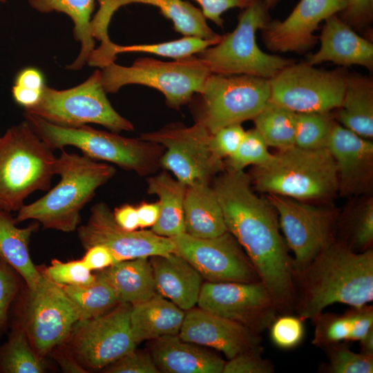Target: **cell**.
<instances>
[{"mask_svg":"<svg viewBox=\"0 0 373 373\" xmlns=\"http://www.w3.org/2000/svg\"><path fill=\"white\" fill-rule=\"evenodd\" d=\"M178 335L186 341L217 350L228 359L261 343L260 334L199 307L186 310Z\"/></svg>","mask_w":373,"mask_h":373,"instance_id":"obj_20","label":"cell"},{"mask_svg":"<svg viewBox=\"0 0 373 373\" xmlns=\"http://www.w3.org/2000/svg\"><path fill=\"white\" fill-rule=\"evenodd\" d=\"M241 124L224 126L211 134L210 148L214 156L222 160L237 150L245 135Z\"/></svg>","mask_w":373,"mask_h":373,"instance_id":"obj_46","label":"cell"},{"mask_svg":"<svg viewBox=\"0 0 373 373\" xmlns=\"http://www.w3.org/2000/svg\"><path fill=\"white\" fill-rule=\"evenodd\" d=\"M99 10L91 19V29L98 38L108 35L110 21L114 13L122 6L131 3H143L157 7L160 12L172 21L174 30L184 37H195L204 39H220L208 26L202 12L183 0H97Z\"/></svg>","mask_w":373,"mask_h":373,"instance_id":"obj_22","label":"cell"},{"mask_svg":"<svg viewBox=\"0 0 373 373\" xmlns=\"http://www.w3.org/2000/svg\"><path fill=\"white\" fill-rule=\"evenodd\" d=\"M222 38V37H221ZM204 39L195 37H183L181 39L166 42L121 46L114 44L108 47L100 59L99 66L102 68L115 62L117 55L124 52H144L174 60L197 55L208 47L217 44L221 39Z\"/></svg>","mask_w":373,"mask_h":373,"instance_id":"obj_33","label":"cell"},{"mask_svg":"<svg viewBox=\"0 0 373 373\" xmlns=\"http://www.w3.org/2000/svg\"><path fill=\"white\" fill-rule=\"evenodd\" d=\"M337 118L344 127L370 140L373 137V82L361 75H346Z\"/></svg>","mask_w":373,"mask_h":373,"instance_id":"obj_31","label":"cell"},{"mask_svg":"<svg viewBox=\"0 0 373 373\" xmlns=\"http://www.w3.org/2000/svg\"><path fill=\"white\" fill-rule=\"evenodd\" d=\"M267 7L270 9L275 6L278 0H264Z\"/></svg>","mask_w":373,"mask_h":373,"instance_id":"obj_56","label":"cell"},{"mask_svg":"<svg viewBox=\"0 0 373 373\" xmlns=\"http://www.w3.org/2000/svg\"><path fill=\"white\" fill-rule=\"evenodd\" d=\"M185 312L169 299L157 294L131 305L130 323L137 345L146 340L179 334Z\"/></svg>","mask_w":373,"mask_h":373,"instance_id":"obj_26","label":"cell"},{"mask_svg":"<svg viewBox=\"0 0 373 373\" xmlns=\"http://www.w3.org/2000/svg\"><path fill=\"white\" fill-rule=\"evenodd\" d=\"M86 251L82 260L91 271L103 270L115 263L112 253L104 245H94Z\"/></svg>","mask_w":373,"mask_h":373,"instance_id":"obj_50","label":"cell"},{"mask_svg":"<svg viewBox=\"0 0 373 373\" xmlns=\"http://www.w3.org/2000/svg\"><path fill=\"white\" fill-rule=\"evenodd\" d=\"M25 298L15 323L23 327L32 347L43 358L67 341L80 314L62 287L43 272L37 286L28 289Z\"/></svg>","mask_w":373,"mask_h":373,"instance_id":"obj_11","label":"cell"},{"mask_svg":"<svg viewBox=\"0 0 373 373\" xmlns=\"http://www.w3.org/2000/svg\"><path fill=\"white\" fill-rule=\"evenodd\" d=\"M50 353L64 372L86 373L87 370L75 358L67 347L62 348L61 345L55 347Z\"/></svg>","mask_w":373,"mask_h":373,"instance_id":"obj_52","label":"cell"},{"mask_svg":"<svg viewBox=\"0 0 373 373\" xmlns=\"http://www.w3.org/2000/svg\"><path fill=\"white\" fill-rule=\"evenodd\" d=\"M312 320L314 323L312 341L314 345L323 349L336 343L351 342L354 327L352 307L341 314L323 311Z\"/></svg>","mask_w":373,"mask_h":373,"instance_id":"obj_38","label":"cell"},{"mask_svg":"<svg viewBox=\"0 0 373 373\" xmlns=\"http://www.w3.org/2000/svg\"><path fill=\"white\" fill-rule=\"evenodd\" d=\"M28 3L39 12H59L71 19L74 26L73 35L80 43L81 48L77 58L67 68L73 70L81 69L95 48L90 26L95 0H28Z\"/></svg>","mask_w":373,"mask_h":373,"instance_id":"obj_32","label":"cell"},{"mask_svg":"<svg viewBox=\"0 0 373 373\" xmlns=\"http://www.w3.org/2000/svg\"><path fill=\"white\" fill-rule=\"evenodd\" d=\"M150 354L160 372L222 373L225 363L219 356L178 334L153 340Z\"/></svg>","mask_w":373,"mask_h":373,"instance_id":"obj_25","label":"cell"},{"mask_svg":"<svg viewBox=\"0 0 373 373\" xmlns=\"http://www.w3.org/2000/svg\"><path fill=\"white\" fill-rule=\"evenodd\" d=\"M196 95L195 122L211 134L220 128L254 119L270 98L269 79L247 75L211 73Z\"/></svg>","mask_w":373,"mask_h":373,"instance_id":"obj_10","label":"cell"},{"mask_svg":"<svg viewBox=\"0 0 373 373\" xmlns=\"http://www.w3.org/2000/svg\"><path fill=\"white\" fill-rule=\"evenodd\" d=\"M250 178L260 192L300 201L325 200L338 190L337 169L327 148L279 150L266 164L255 166Z\"/></svg>","mask_w":373,"mask_h":373,"instance_id":"obj_5","label":"cell"},{"mask_svg":"<svg viewBox=\"0 0 373 373\" xmlns=\"http://www.w3.org/2000/svg\"><path fill=\"white\" fill-rule=\"evenodd\" d=\"M131 307L130 304L119 303L98 317L76 323L65 343L86 370H103L136 349Z\"/></svg>","mask_w":373,"mask_h":373,"instance_id":"obj_14","label":"cell"},{"mask_svg":"<svg viewBox=\"0 0 373 373\" xmlns=\"http://www.w3.org/2000/svg\"><path fill=\"white\" fill-rule=\"evenodd\" d=\"M288 249L294 254V276L334 239L335 216L326 208L269 194Z\"/></svg>","mask_w":373,"mask_h":373,"instance_id":"obj_15","label":"cell"},{"mask_svg":"<svg viewBox=\"0 0 373 373\" xmlns=\"http://www.w3.org/2000/svg\"><path fill=\"white\" fill-rule=\"evenodd\" d=\"M14 84L27 90L37 91H43L46 86L41 71L33 67L25 68L20 70Z\"/></svg>","mask_w":373,"mask_h":373,"instance_id":"obj_51","label":"cell"},{"mask_svg":"<svg viewBox=\"0 0 373 373\" xmlns=\"http://www.w3.org/2000/svg\"><path fill=\"white\" fill-rule=\"evenodd\" d=\"M115 173L111 164L61 149L55 164L60 181L41 198L24 204L17 211L15 222L32 220L44 229L72 232L78 227L84 207Z\"/></svg>","mask_w":373,"mask_h":373,"instance_id":"obj_3","label":"cell"},{"mask_svg":"<svg viewBox=\"0 0 373 373\" xmlns=\"http://www.w3.org/2000/svg\"><path fill=\"white\" fill-rule=\"evenodd\" d=\"M108 373H158L150 352L136 349L103 369Z\"/></svg>","mask_w":373,"mask_h":373,"instance_id":"obj_47","label":"cell"},{"mask_svg":"<svg viewBox=\"0 0 373 373\" xmlns=\"http://www.w3.org/2000/svg\"><path fill=\"white\" fill-rule=\"evenodd\" d=\"M77 236L85 249L97 245L107 247L115 262L175 251L171 238L151 230L128 231L120 227L104 202L93 206L86 223L77 227Z\"/></svg>","mask_w":373,"mask_h":373,"instance_id":"obj_18","label":"cell"},{"mask_svg":"<svg viewBox=\"0 0 373 373\" xmlns=\"http://www.w3.org/2000/svg\"><path fill=\"white\" fill-rule=\"evenodd\" d=\"M24 119L0 134V209L18 211L37 191H47L57 157Z\"/></svg>","mask_w":373,"mask_h":373,"instance_id":"obj_4","label":"cell"},{"mask_svg":"<svg viewBox=\"0 0 373 373\" xmlns=\"http://www.w3.org/2000/svg\"><path fill=\"white\" fill-rule=\"evenodd\" d=\"M157 293L184 311L197 305L202 277L175 251L149 257Z\"/></svg>","mask_w":373,"mask_h":373,"instance_id":"obj_24","label":"cell"},{"mask_svg":"<svg viewBox=\"0 0 373 373\" xmlns=\"http://www.w3.org/2000/svg\"><path fill=\"white\" fill-rule=\"evenodd\" d=\"M148 193L159 198L160 214L151 231L164 237L172 238L185 233L184 199L186 186L162 172L147 180Z\"/></svg>","mask_w":373,"mask_h":373,"instance_id":"obj_30","label":"cell"},{"mask_svg":"<svg viewBox=\"0 0 373 373\" xmlns=\"http://www.w3.org/2000/svg\"><path fill=\"white\" fill-rule=\"evenodd\" d=\"M17 271L0 258V334L5 330L10 309L20 289Z\"/></svg>","mask_w":373,"mask_h":373,"instance_id":"obj_44","label":"cell"},{"mask_svg":"<svg viewBox=\"0 0 373 373\" xmlns=\"http://www.w3.org/2000/svg\"><path fill=\"white\" fill-rule=\"evenodd\" d=\"M185 233L198 238H210L227 231L217 195L209 183L186 187L184 199Z\"/></svg>","mask_w":373,"mask_h":373,"instance_id":"obj_28","label":"cell"},{"mask_svg":"<svg viewBox=\"0 0 373 373\" xmlns=\"http://www.w3.org/2000/svg\"><path fill=\"white\" fill-rule=\"evenodd\" d=\"M97 274L113 288L119 303L133 305L157 294L149 258L117 262Z\"/></svg>","mask_w":373,"mask_h":373,"instance_id":"obj_29","label":"cell"},{"mask_svg":"<svg viewBox=\"0 0 373 373\" xmlns=\"http://www.w3.org/2000/svg\"><path fill=\"white\" fill-rule=\"evenodd\" d=\"M346 75L294 63L269 79V100L296 113L330 112L341 104Z\"/></svg>","mask_w":373,"mask_h":373,"instance_id":"obj_12","label":"cell"},{"mask_svg":"<svg viewBox=\"0 0 373 373\" xmlns=\"http://www.w3.org/2000/svg\"><path fill=\"white\" fill-rule=\"evenodd\" d=\"M294 311L312 319L334 303L359 307L373 300V250L353 251L334 239L294 275Z\"/></svg>","mask_w":373,"mask_h":373,"instance_id":"obj_2","label":"cell"},{"mask_svg":"<svg viewBox=\"0 0 373 373\" xmlns=\"http://www.w3.org/2000/svg\"><path fill=\"white\" fill-rule=\"evenodd\" d=\"M340 18L351 28L366 27L372 21L373 0H350Z\"/></svg>","mask_w":373,"mask_h":373,"instance_id":"obj_48","label":"cell"},{"mask_svg":"<svg viewBox=\"0 0 373 373\" xmlns=\"http://www.w3.org/2000/svg\"><path fill=\"white\" fill-rule=\"evenodd\" d=\"M39 224L35 221L20 228L11 213L0 209V258L17 271L30 290L35 289L42 277L29 251L30 238Z\"/></svg>","mask_w":373,"mask_h":373,"instance_id":"obj_27","label":"cell"},{"mask_svg":"<svg viewBox=\"0 0 373 373\" xmlns=\"http://www.w3.org/2000/svg\"><path fill=\"white\" fill-rule=\"evenodd\" d=\"M318 50L309 55L306 63L314 66L332 61L343 66L359 65L373 68V45L356 34L337 15L325 21Z\"/></svg>","mask_w":373,"mask_h":373,"instance_id":"obj_23","label":"cell"},{"mask_svg":"<svg viewBox=\"0 0 373 373\" xmlns=\"http://www.w3.org/2000/svg\"><path fill=\"white\" fill-rule=\"evenodd\" d=\"M272 155L260 133L255 128L249 130L237 150L227 158L228 170L242 171L249 165L261 166L269 162Z\"/></svg>","mask_w":373,"mask_h":373,"instance_id":"obj_40","label":"cell"},{"mask_svg":"<svg viewBox=\"0 0 373 373\" xmlns=\"http://www.w3.org/2000/svg\"><path fill=\"white\" fill-rule=\"evenodd\" d=\"M350 241L346 244L354 251L362 252L373 242V200L365 201L356 211L350 225Z\"/></svg>","mask_w":373,"mask_h":373,"instance_id":"obj_43","label":"cell"},{"mask_svg":"<svg viewBox=\"0 0 373 373\" xmlns=\"http://www.w3.org/2000/svg\"><path fill=\"white\" fill-rule=\"evenodd\" d=\"M6 0H0V2H5Z\"/></svg>","mask_w":373,"mask_h":373,"instance_id":"obj_57","label":"cell"},{"mask_svg":"<svg viewBox=\"0 0 373 373\" xmlns=\"http://www.w3.org/2000/svg\"><path fill=\"white\" fill-rule=\"evenodd\" d=\"M199 308L239 323L256 334L268 329L278 307L261 281L209 282L201 287Z\"/></svg>","mask_w":373,"mask_h":373,"instance_id":"obj_16","label":"cell"},{"mask_svg":"<svg viewBox=\"0 0 373 373\" xmlns=\"http://www.w3.org/2000/svg\"><path fill=\"white\" fill-rule=\"evenodd\" d=\"M211 136L203 125L195 122L191 126L171 124L157 131L142 133L140 137L165 148L160 165L189 186L209 183L222 169V160L216 158L211 150Z\"/></svg>","mask_w":373,"mask_h":373,"instance_id":"obj_13","label":"cell"},{"mask_svg":"<svg viewBox=\"0 0 373 373\" xmlns=\"http://www.w3.org/2000/svg\"><path fill=\"white\" fill-rule=\"evenodd\" d=\"M361 352L373 355V329L359 341Z\"/></svg>","mask_w":373,"mask_h":373,"instance_id":"obj_55","label":"cell"},{"mask_svg":"<svg viewBox=\"0 0 373 373\" xmlns=\"http://www.w3.org/2000/svg\"><path fill=\"white\" fill-rule=\"evenodd\" d=\"M261 346L245 351L225 361L222 373H271L272 363L262 356Z\"/></svg>","mask_w":373,"mask_h":373,"instance_id":"obj_45","label":"cell"},{"mask_svg":"<svg viewBox=\"0 0 373 373\" xmlns=\"http://www.w3.org/2000/svg\"><path fill=\"white\" fill-rule=\"evenodd\" d=\"M106 94L100 70H96L84 82L68 89L46 86L39 102L24 113L63 127L97 124L117 133L133 131V124L114 109Z\"/></svg>","mask_w":373,"mask_h":373,"instance_id":"obj_9","label":"cell"},{"mask_svg":"<svg viewBox=\"0 0 373 373\" xmlns=\"http://www.w3.org/2000/svg\"><path fill=\"white\" fill-rule=\"evenodd\" d=\"M268 10L264 0H256L240 12L232 32L222 35L220 41L196 55L211 73L247 75L269 79L295 63L292 59L266 53L258 46L256 34L270 21Z\"/></svg>","mask_w":373,"mask_h":373,"instance_id":"obj_7","label":"cell"},{"mask_svg":"<svg viewBox=\"0 0 373 373\" xmlns=\"http://www.w3.org/2000/svg\"><path fill=\"white\" fill-rule=\"evenodd\" d=\"M350 343L343 342L323 348L328 363L321 370L327 373H372L373 355L354 352Z\"/></svg>","mask_w":373,"mask_h":373,"instance_id":"obj_39","label":"cell"},{"mask_svg":"<svg viewBox=\"0 0 373 373\" xmlns=\"http://www.w3.org/2000/svg\"><path fill=\"white\" fill-rule=\"evenodd\" d=\"M202 8L206 19H209L218 26H222V14L227 10L239 8L242 10L250 6L256 0H195Z\"/></svg>","mask_w":373,"mask_h":373,"instance_id":"obj_49","label":"cell"},{"mask_svg":"<svg viewBox=\"0 0 373 373\" xmlns=\"http://www.w3.org/2000/svg\"><path fill=\"white\" fill-rule=\"evenodd\" d=\"M23 116L34 132L53 151L73 146L93 160L113 163L140 175L152 173L160 166L162 146L140 137H125L88 124L63 127L26 113Z\"/></svg>","mask_w":373,"mask_h":373,"instance_id":"obj_6","label":"cell"},{"mask_svg":"<svg viewBox=\"0 0 373 373\" xmlns=\"http://www.w3.org/2000/svg\"><path fill=\"white\" fill-rule=\"evenodd\" d=\"M171 239L175 252L186 260L207 281H260L247 254L229 231L210 238H198L183 233Z\"/></svg>","mask_w":373,"mask_h":373,"instance_id":"obj_17","label":"cell"},{"mask_svg":"<svg viewBox=\"0 0 373 373\" xmlns=\"http://www.w3.org/2000/svg\"><path fill=\"white\" fill-rule=\"evenodd\" d=\"M42 272L49 280L61 286L86 285L95 279V274L82 259L68 262L53 259Z\"/></svg>","mask_w":373,"mask_h":373,"instance_id":"obj_42","label":"cell"},{"mask_svg":"<svg viewBox=\"0 0 373 373\" xmlns=\"http://www.w3.org/2000/svg\"><path fill=\"white\" fill-rule=\"evenodd\" d=\"M213 189L221 207L227 231L241 245L278 312L294 309L293 258L280 231L278 216L268 200L251 189L250 175L227 170Z\"/></svg>","mask_w":373,"mask_h":373,"instance_id":"obj_1","label":"cell"},{"mask_svg":"<svg viewBox=\"0 0 373 373\" xmlns=\"http://www.w3.org/2000/svg\"><path fill=\"white\" fill-rule=\"evenodd\" d=\"M254 122L268 146L282 150L294 146L296 113L269 100Z\"/></svg>","mask_w":373,"mask_h":373,"instance_id":"obj_35","label":"cell"},{"mask_svg":"<svg viewBox=\"0 0 373 373\" xmlns=\"http://www.w3.org/2000/svg\"><path fill=\"white\" fill-rule=\"evenodd\" d=\"M327 148L336 164L341 192H364L372 178V142L335 122Z\"/></svg>","mask_w":373,"mask_h":373,"instance_id":"obj_21","label":"cell"},{"mask_svg":"<svg viewBox=\"0 0 373 373\" xmlns=\"http://www.w3.org/2000/svg\"><path fill=\"white\" fill-rule=\"evenodd\" d=\"M334 123L330 112L296 113L294 146L307 150L327 148Z\"/></svg>","mask_w":373,"mask_h":373,"instance_id":"obj_37","label":"cell"},{"mask_svg":"<svg viewBox=\"0 0 373 373\" xmlns=\"http://www.w3.org/2000/svg\"><path fill=\"white\" fill-rule=\"evenodd\" d=\"M100 72L106 93H117L128 84L146 86L160 91L166 103L173 108L191 102L211 74L196 55L173 61L139 58L130 66L113 62L101 68Z\"/></svg>","mask_w":373,"mask_h":373,"instance_id":"obj_8","label":"cell"},{"mask_svg":"<svg viewBox=\"0 0 373 373\" xmlns=\"http://www.w3.org/2000/svg\"><path fill=\"white\" fill-rule=\"evenodd\" d=\"M89 284L61 286L77 307L80 321L98 317L116 307L119 301L111 285L97 274Z\"/></svg>","mask_w":373,"mask_h":373,"instance_id":"obj_34","label":"cell"},{"mask_svg":"<svg viewBox=\"0 0 373 373\" xmlns=\"http://www.w3.org/2000/svg\"><path fill=\"white\" fill-rule=\"evenodd\" d=\"M268 329L271 342L282 350L296 347L305 336L304 320L291 314L276 316Z\"/></svg>","mask_w":373,"mask_h":373,"instance_id":"obj_41","label":"cell"},{"mask_svg":"<svg viewBox=\"0 0 373 373\" xmlns=\"http://www.w3.org/2000/svg\"><path fill=\"white\" fill-rule=\"evenodd\" d=\"M350 0H300L283 21H269L262 29V40L272 52L303 53L317 42L320 23L341 12Z\"/></svg>","mask_w":373,"mask_h":373,"instance_id":"obj_19","label":"cell"},{"mask_svg":"<svg viewBox=\"0 0 373 373\" xmlns=\"http://www.w3.org/2000/svg\"><path fill=\"white\" fill-rule=\"evenodd\" d=\"M42 359L23 327L15 323L8 340L0 346V372L42 373L45 370Z\"/></svg>","mask_w":373,"mask_h":373,"instance_id":"obj_36","label":"cell"},{"mask_svg":"<svg viewBox=\"0 0 373 373\" xmlns=\"http://www.w3.org/2000/svg\"><path fill=\"white\" fill-rule=\"evenodd\" d=\"M137 209L139 227H153L157 222L160 214L158 202L142 203Z\"/></svg>","mask_w":373,"mask_h":373,"instance_id":"obj_54","label":"cell"},{"mask_svg":"<svg viewBox=\"0 0 373 373\" xmlns=\"http://www.w3.org/2000/svg\"><path fill=\"white\" fill-rule=\"evenodd\" d=\"M113 215L116 223L124 229L135 231L139 227L137 209L133 205L126 204L117 207Z\"/></svg>","mask_w":373,"mask_h":373,"instance_id":"obj_53","label":"cell"}]
</instances>
